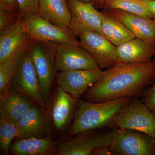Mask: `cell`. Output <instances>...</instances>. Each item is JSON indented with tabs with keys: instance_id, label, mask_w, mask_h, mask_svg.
I'll use <instances>...</instances> for the list:
<instances>
[{
	"instance_id": "2e32d148",
	"label": "cell",
	"mask_w": 155,
	"mask_h": 155,
	"mask_svg": "<svg viewBox=\"0 0 155 155\" xmlns=\"http://www.w3.org/2000/svg\"><path fill=\"white\" fill-rule=\"evenodd\" d=\"M135 35L155 47V19L118 10H109Z\"/></svg>"
},
{
	"instance_id": "277c9868",
	"label": "cell",
	"mask_w": 155,
	"mask_h": 155,
	"mask_svg": "<svg viewBox=\"0 0 155 155\" xmlns=\"http://www.w3.org/2000/svg\"><path fill=\"white\" fill-rule=\"evenodd\" d=\"M57 43L31 39L27 48L38 77L45 99L48 103L58 72L55 64Z\"/></svg>"
},
{
	"instance_id": "f1b7e54d",
	"label": "cell",
	"mask_w": 155,
	"mask_h": 155,
	"mask_svg": "<svg viewBox=\"0 0 155 155\" xmlns=\"http://www.w3.org/2000/svg\"><path fill=\"white\" fill-rule=\"evenodd\" d=\"M92 155H113L109 147H102L95 150Z\"/></svg>"
},
{
	"instance_id": "8fae6325",
	"label": "cell",
	"mask_w": 155,
	"mask_h": 155,
	"mask_svg": "<svg viewBox=\"0 0 155 155\" xmlns=\"http://www.w3.org/2000/svg\"><path fill=\"white\" fill-rule=\"evenodd\" d=\"M71 12L68 28L75 36L87 31L101 34V16L93 4L79 0H67Z\"/></svg>"
},
{
	"instance_id": "3957f363",
	"label": "cell",
	"mask_w": 155,
	"mask_h": 155,
	"mask_svg": "<svg viewBox=\"0 0 155 155\" xmlns=\"http://www.w3.org/2000/svg\"><path fill=\"white\" fill-rule=\"evenodd\" d=\"M77 106V101L57 85L51 94L47 109L52 137L63 139L71 127Z\"/></svg>"
},
{
	"instance_id": "7c38bea8",
	"label": "cell",
	"mask_w": 155,
	"mask_h": 155,
	"mask_svg": "<svg viewBox=\"0 0 155 155\" xmlns=\"http://www.w3.org/2000/svg\"><path fill=\"white\" fill-rule=\"evenodd\" d=\"M102 69L75 70L58 72L57 85L76 101L104 75Z\"/></svg>"
},
{
	"instance_id": "cb8c5ba5",
	"label": "cell",
	"mask_w": 155,
	"mask_h": 155,
	"mask_svg": "<svg viewBox=\"0 0 155 155\" xmlns=\"http://www.w3.org/2000/svg\"><path fill=\"white\" fill-rule=\"evenodd\" d=\"M18 136L16 124L9 122L0 116V149L1 153L10 155L12 141Z\"/></svg>"
},
{
	"instance_id": "d6986e66",
	"label": "cell",
	"mask_w": 155,
	"mask_h": 155,
	"mask_svg": "<svg viewBox=\"0 0 155 155\" xmlns=\"http://www.w3.org/2000/svg\"><path fill=\"white\" fill-rule=\"evenodd\" d=\"M35 103L27 97L9 90L0 95V116L16 124Z\"/></svg>"
},
{
	"instance_id": "7402d4cb",
	"label": "cell",
	"mask_w": 155,
	"mask_h": 155,
	"mask_svg": "<svg viewBox=\"0 0 155 155\" xmlns=\"http://www.w3.org/2000/svg\"><path fill=\"white\" fill-rule=\"evenodd\" d=\"M104 8L118 10L155 19L154 15L142 0H105Z\"/></svg>"
},
{
	"instance_id": "4fadbf2b",
	"label": "cell",
	"mask_w": 155,
	"mask_h": 155,
	"mask_svg": "<svg viewBox=\"0 0 155 155\" xmlns=\"http://www.w3.org/2000/svg\"><path fill=\"white\" fill-rule=\"evenodd\" d=\"M78 37L80 45L94 58L100 69H108L118 64L116 46L102 35L87 31Z\"/></svg>"
},
{
	"instance_id": "44dd1931",
	"label": "cell",
	"mask_w": 155,
	"mask_h": 155,
	"mask_svg": "<svg viewBox=\"0 0 155 155\" xmlns=\"http://www.w3.org/2000/svg\"><path fill=\"white\" fill-rule=\"evenodd\" d=\"M101 34L116 46L135 38V35L110 12H101Z\"/></svg>"
},
{
	"instance_id": "f546056e",
	"label": "cell",
	"mask_w": 155,
	"mask_h": 155,
	"mask_svg": "<svg viewBox=\"0 0 155 155\" xmlns=\"http://www.w3.org/2000/svg\"><path fill=\"white\" fill-rule=\"evenodd\" d=\"M146 5L152 12L155 18V0H142Z\"/></svg>"
},
{
	"instance_id": "83f0119b",
	"label": "cell",
	"mask_w": 155,
	"mask_h": 155,
	"mask_svg": "<svg viewBox=\"0 0 155 155\" xmlns=\"http://www.w3.org/2000/svg\"><path fill=\"white\" fill-rule=\"evenodd\" d=\"M0 10L18 12L19 6L17 0H0Z\"/></svg>"
},
{
	"instance_id": "ffe728a7",
	"label": "cell",
	"mask_w": 155,
	"mask_h": 155,
	"mask_svg": "<svg viewBox=\"0 0 155 155\" xmlns=\"http://www.w3.org/2000/svg\"><path fill=\"white\" fill-rule=\"evenodd\" d=\"M38 14L54 25L69 27L71 12L67 0H38Z\"/></svg>"
},
{
	"instance_id": "e0dca14e",
	"label": "cell",
	"mask_w": 155,
	"mask_h": 155,
	"mask_svg": "<svg viewBox=\"0 0 155 155\" xmlns=\"http://www.w3.org/2000/svg\"><path fill=\"white\" fill-rule=\"evenodd\" d=\"M155 55V47L137 38L116 46L118 64L147 63Z\"/></svg>"
},
{
	"instance_id": "5bb4252c",
	"label": "cell",
	"mask_w": 155,
	"mask_h": 155,
	"mask_svg": "<svg viewBox=\"0 0 155 155\" xmlns=\"http://www.w3.org/2000/svg\"><path fill=\"white\" fill-rule=\"evenodd\" d=\"M16 125L18 131L17 139L31 137L52 138L47 111L36 103Z\"/></svg>"
},
{
	"instance_id": "9c48e42d",
	"label": "cell",
	"mask_w": 155,
	"mask_h": 155,
	"mask_svg": "<svg viewBox=\"0 0 155 155\" xmlns=\"http://www.w3.org/2000/svg\"><path fill=\"white\" fill-rule=\"evenodd\" d=\"M22 19L31 39L42 42L79 44L69 28L54 25L37 13L26 14Z\"/></svg>"
},
{
	"instance_id": "6da1fadb",
	"label": "cell",
	"mask_w": 155,
	"mask_h": 155,
	"mask_svg": "<svg viewBox=\"0 0 155 155\" xmlns=\"http://www.w3.org/2000/svg\"><path fill=\"white\" fill-rule=\"evenodd\" d=\"M155 80V60L143 64H117L83 95V100L103 102L143 96Z\"/></svg>"
},
{
	"instance_id": "1f68e13d",
	"label": "cell",
	"mask_w": 155,
	"mask_h": 155,
	"mask_svg": "<svg viewBox=\"0 0 155 155\" xmlns=\"http://www.w3.org/2000/svg\"><path fill=\"white\" fill-rule=\"evenodd\" d=\"M79 1H82L84 2H91V0H79Z\"/></svg>"
},
{
	"instance_id": "5b68a950",
	"label": "cell",
	"mask_w": 155,
	"mask_h": 155,
	"mask_svg": "<svg viewBox=\"0 0 155 155\" xmlns=\"http://www.w3.org/2000/svg\"><path fill=\"white\" fill-rule=\"evenodd\" d=\"M9 90L27 97L47 111L48 103L43 94L36 70L27 49L17 63Z\"/></svg>"
},
{
	"instance_id": "484cf974",
	"label": "cell",
	"mask_w": 155,
	"mask_h": 155,
	"mask_svg": "<svg viewBox=\"0 0 155 155\" xmlns=\"http://www.w3.org/2000/svg\"><path fill=\"white\" fill-rule=\"evenodd\" d=\"M19 19L18 12L0 10V32L13 25Z\"/></svg>"
},
{
	"instance_id": "4dcf8cb0",
	"label": "cell",
	"mask_w": 155,
	"mask_h": 155,
	"mask_svg": "<svg viewBox=\"0 0 155 155\" xmlns=\"http://www.w3.org/2000/svg\"><path fill=\"white\" fill-rule=\"evenodd\" d=\"M105 0H91V2L94 5L99 8H104Z\"/></svg>"
},
{
	"instance_id": "603a6c76",
	"label": "cell",
	"mask_w": 155,
	"mask_h": 155,
	"mask_svg": "<svg viewBox=\"0 0 155 155\" xmlns=\"http://www.w3.org/2000/svg\"><path fill=\"white\" fill-rule=\"evenodd\" d=\"M24 51L17 53L0 62V95L9 90L11 78L19 58Z\"/></svg>"
},
{
	"instance_id": "7a4b0ae2",
	"label": "cell",
	"mask_w": 155,
	"mask_h": 155,
	"mask_svg": "<svg viewBox=\"0 0 155 155\" xmlns=\"http://www.w3.org/2000/svg\"><path fill=\"white\" fill-rule=\"evenodd\" d=\"M132 99L122 98L103 102L87 101L80 99L77 101L72 125L64 138L113 124L115 116Z\"/></svg>"
},
{
	"instance_id": "d4e9b609",
	"label": "cell",
	"mask_w": 155,
	"mask_h": 155,
	"mask_svg": "<svg viewBox=\"0 0 155 155\" xmlns=\"http://www.w3.org/2000/svg\"><path fill=\"white\" fill-rule=\"evenodd\" d=\"M19 6L18 15L19 19L26 14H38V0H17Z\"/></svg>"
},
{
	"instance_id": "ba28073f",
	"label": "cell",
	"mask_w": 155,
	"mask_h": 155,
	"mask_svg": "<svg viewBox=\"0 0 155 155\" xmlns=\"http://www.w3.org/2000/svg\"><path fill=\"white\" fill-rule=\"evenodd\" d=\"M88 130L58 140L56 155H92L95 150L110 147L112 131Z\"/></svg>"
},
{
	"instance_id": "4316f807",
	"label": "cell",
	"mask_w": 155,
	"mask_h": 155,
	"mask_svg": "<svg viewBox=\"0 0 155 155\" xmlns=\"http://www.w3.org/2000/svg\"><path fill=\"white\" fill-rule=\"evenodd\" d=\"M141 101L150 110L155 113V82L147 90Z\"/></svg>"
},
{
	"instance_id": "30bf717a",
	"label": "cell",
	"mask_w": 155,
	"mask_h": 155,
	"mask_svg": "<svg viewBox=\"0 0 155 155\" xmlns=\"http://www.w3.org/2000/svg\"><path fill=\"white\" fill-rule=\"evenodd\" d=\"M55 64L58 72L100 69L94 58L80 44H57Z\"/></svg>"
},
{
	"instance_id": "9a60e30c",
	"label": "cell",
	"mask_w": 155,
	"mask_h": 155,
	"mask_svg": "<svg viewBox=\"0 0 155 155\" xmlns=\"http://www.w3.org/2000/svg\"><path fill=\"white\" fill-rule=\"evenodd\" d=\"M31 39L22 18L0 32V62L27 49Z\"/></svg>"
},
{
	"instance_id": "52a82bcc",
	"label": "cell",
	"mask_w": 155,
	"mask_h": 155,
	"mask_svg": "<svg viewBox=\"0 0 155 155\" xmlns=\"http://www.w3.org/2000/svg\"><path fill=\"white\" fill-rule=\"evenodd\" d=\"M113 155H155V138L131 129L112 130L110 147Z\"/></svg>"
},
{
	"instance_id": "ac0fdd59",
	"label": "cell",
	"mask_w": 155,
	"mask_h": 155,
	"mask_svg": "<svg viewBox=\"0 0 155 155\" xmlns=\"http://www.w3.org/2000/svg\"><path fill=\"white\" fill-rule=\"evenodd\" d=\"M58 141L50 137L17 139L11 144L10 154L56 155Z\"/></svg>"
},
{
	"instance_id": "8992f818",
	"label": "cell",
	"mask_w": 155,
	"mask_h": 155,
	"mask_svg": "<svg viewBox=\"0 0 155 155\" xmlns=\"http://www.w3.org/2000/svg\"><path fill=\"white\" fill-rule=\"evenodd\" d=\"M116 127L140 131L155 138V113L141 101L133 98L115 117Z\"/></svg>"
}]
</instances>
